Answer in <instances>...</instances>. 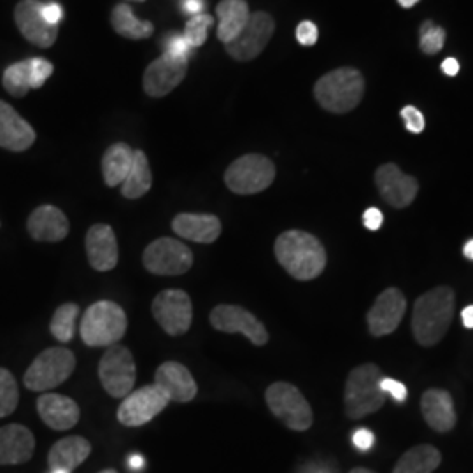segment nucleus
Listing matches in <instances>:
<instances>
[{"mask_svg": "<svg viewBox=\"0 0 473 473\" xmlns=\"http://www.w3.org/2000/svg\"><path fill=\"white\" fill-rule=\"evenodd\" d=\"M42 16H44V19H46V22L49 23V25L58 26L60 23H62V19H63V16H65V13H63V8L58 4V2L51 0V2H44Z\"/></svg>", "mask_w": 473, "mask_h": 473, "instance_id": "obj_42", "label": "nucleus"}, {"mask_svg": "<svg viewBox=\"0 0 473 473\" xmlns=\"http://www.w3.org/2000/svg\"><path fill=\"white\" fill-rule=\"evenodd\" d=\"M35 137L32 125L23 120L15 107L0 100V147L13 153H22L33 146Z\"/></svg>", "mask_w": 473, "mask_h": 473, "instance_id": "obj_22", "label": "nucleus"}, {"mask_svg": "<svg viewBox=\"0 0 473 473\" xmlns=\"http://www.w3.org/2000/svg\"><path fill=\"white\" fill-rule=\"evenodd\" d=\"M163 47H165V55L175 56V58L186 60V62H189V58L193 56V47L189 46L184 33H175V32L167 33V35L163 37Z\"/></svg>", "mask_w": 473, "mask_h": 473, "instance_id": "obj_38", "label": "nucleus"}, {"mask_svg": "<svg viewBox=\"0 0 473 473\" xmlns=\"http://www.w3.org/2000/svg\"><path fill=\"white\" fill-rule=\"evenodd\" d=\"M134 163V150L127 142H116L102 157V175L109 188L123 184Z\"/></svg>", "mask_w": 473, "mask_h": 473, "instance_id": "obj_30", "label": "nucleus"}, {"mask_svg": "<svg viewBox=\"0 0 473 473\" xmlns=\"http://www.w3.org/2000/svg\"><path fill=\"white\" fill-rule=\"evenodd\" d=\"M125 310L111 300H100L88 307L81 319L79 333L88 347H111L127 333Z\"/></svg>", "mask_w": 473, "mask_h": 473, "instance_id": "obj_5", "label": "nucleus"}, {"mask_svg": "<svg viewBox=\"0 0 473 473\" xmlns=\"http://www.w3.org/2000/svg\"><path fill=\"white\" fill-rule=\"evenodd\" d=\"M42 0H22L15 8V22L19 33L37 47L47 49L58 37V26H53L42 16Z\"/></svg>", "mask_w": 473, "mask_h": 473, "instance_id": "obj_16", "label": "nucleus"}, {"mask_svg": "<svg viewBox=\"0 0 473 473\" xmlns=\"http://www.w3.org/2000/svg\"><path fill=\"white\" fill-rule=\"evenodd\" d=\"M99 473H118V472L113 468H107V470H102V472H99Z\"/></svg>", "mask_w": 473, "mask_h": 473, "instance_id": "obj_52", "label": "nucleus"}, {"mask_svg": "<svg viewBox=\"0 0 473 473\" xmlns=\"http://www.w3.org/2000/svg\"><path fill=\"white\" fill-rule=\"evenodd\" d=\"M151 310L157 323L170 337L184 335L193 321V305L188 293L182 289H163L158 293Z\"/></svg>", "mask_w": 473, "mask_h": 473, "instance_id": "obj_11", "label": "nucleus"}, {"mask_svg": "<svg viewBox=\"0 0 473 473\" xmlns=\"http://www.w3.org/2000/svg\"><path fill=\"white\" fill-rule=\"evenodd\" d=\"M151 184H153V174H151L146 153L141 150L134 151V163H131L125 182L121 184V195L130 200H137L150 191Z\"/></svg>", "mask_w": 473, "mask_h": 473, "instance_id": "obj_31", "label": "nucleus"}, {"mask_svg": "<svg viewBox=\"0 0 473 473\" xmlns=\"http://www.w3.org/2000/svg\"><path fill=\"white\" fill-rule=\"evenodd\" d=\"M417 2H419V0H398V4H400L401 8H405V9L412 8V6H415Z\"/></svg>", "mask_w": 473, "mask_h": 473, "instance_id": "obj_50", "label": "nucleus"}, {"mask_svg": "<svg viewBox=\"0 0 473 473\" xmlns=\"http://www.w3.org/2000/svg\"><path fill=\"white\" fill-rule=\"evenodd\" d=\"M454 309V291L447 286H438L419 296L412 314V333L415 340L424 347L440 342L451 326Z\"/></svg>", "mask_w": 473, "mask_h": 473, "instance_id": "obj_2", "label": "nucleus"}, {"mask_svg": "<svg viewBox=\"0 0 473 473\" xmlns=\"http://www.w3.org/2000/svg\"><path fill=\"white\" fill-rule=\"evenodd\" d=\"M91 452V444L84 437H65L56 442L47 454V463L51 470H74L86 461Z\"/></svg>", "mask_w": 473, "mask_h": 473, "instance_id": "obj_29", "label": "nucleus"}, {"mask_svg": "<svg viewBox=\"0 0 473 473\" xmlns=\"http://www.w3.org/2000/svg\"><path fill=\"white\" fill-rule=\"evenodd\" d=\"M405 309H407V302L400 289H384L367 314L368 330L371 335L384 337L393 333L403 319Z\"/></svg>", "mask_w": 473, "mask_h": 473, "instance_id": "obj_17", "label": "nucleus"}, {"mask_svg": "<svg viewBox=\"0 0 473 473\" xmlns=\"http://www.w3.org/2000/svg\"><path fill=\"white\" fill-rule=\"evenodd\" d=\"M461 319H463V324L472 330V328H473V305H468V307H465V309H463Z\"/></svg>", "mask_w": 473, "mask_h": 473, "instance_id": "obj_47", "label": "nucleus"}, {"mask_svg": "<svg viewBox=\"0 0 473 473\" xmlns=\"http://www.w3.org/2000/svg\"><path fill=\"white\" fill-rule=\"evenodd\" d=\"M137 2H144V0H137Z\"/></svg>", "mask_w": 473, "mask_h": 473, "instance_id": "obj_54", "label": "nucleus"}, {"mask_svg": "<svg viewBox=\"0 0 473 473\" xmlns=\"http://www.w3.org/2000/svg\"><path fill=\"white\" fill-rule=\"evenodd\" d=\"M442 70H444V74H447V76H456V74L459 72V62L456 58H445L444 62H442Z\"/></svg>", "mask_w": 473, "mask_h": 473, "instance_id": "obj_46", "label": "nucleus"}, {"mask_svg": "<svg viewBox=\"0 0 473 473\" xmlns=\"http://www.w3.org/2000/svg\"><path fill=\"white\" fill-rule=\"evenodd\" d=\"M188 72V62L170 55H161L147 65L142 86L150 97L160 99L182 83Z\"/></svg>", "mask_w": 473, "mask_h": 473, "instance_id": "obj_19", "label": "nucleus"}, {"mask_svg": "<svg viewBox=\"0 0 473 473\" xmlns=\"http://www.w3.org/2000/svg\"><path fill=\"white\" fill-rule=\"evenodd\" d=\"M421 49L426 55H435L444 47L445 42V30L442 26H437L431 22H424L421 25Z\"/></svg>", "mask_w": 473, "mask_h": 473, "instance_id": "obj_37", "label": "nucleus"}, {"mask_svg": "<svg viewBox=\"0 0 473 473\" xmlns=\"http://www.w3.org/2000/svg\"><path fill=\"white\" fill-rule=\"evenodd\" d=\"M74 368H76V356L72 351L65 347H49L42 351L26 368L23 384L30 391L46 393L65 383L72 375Z\"/></svg>", "mask_w": 473, "mask_h": 473, "instance_id": "obj_6", "label": "nucleus"}, {"mask_svg": "<svg viewBox=\"0 0 473 473\" xmlns=\"http://www.w3.org/2000/svg\"><path fill=\"white\" fill-rule=\"evenodd\" d=\"M317 37H319V32L312 22H302L296 26V39L302 46H314L317 42Z\"/></svg>", "mask_w": 473, "mask_h": 473, "instance_id": "obj_40", "label": "nucleus"}, {"mask_svg": "<svg viewBox=\"0 0 473 473\" xmlns=\"http://www.w3.org/2000/svg\"><path fill=\"white\" fill-rule=\"evenodd\" d=\"M26 230L37 242H60L69 235L70 223L55 205H40L29 216Z\"/></svg>", "mask_w": 473, "mask_h": 473, "instance_id": "obj_23", "label": "nucleus"}, {"mask_svg": "<svg viewBox=\"0 0 473 473\" xmlns=\"http://www.w3.org/2000/svg\"><path fill=\"white\" fill-rule=\"evenodd\" d=\"M172 230L175 235L198 244H212L221 235V221L214 214H191L182 212L172 219Z\"/></svg>", "mask_w": 473, "mask_h": 473, "instance_id": "obj_26", "label": "nucleus"}, {"mask_svg": "<svg viewBox=\"0 0 473 473\" xmlns=\"http://www.w3.org/2000/svg\"><path fill=\"white\" fill-rule=\"evenodd\" d=\"M273 30H275V23L273 18L265 11L251 13L249 16L248 25L244 26L239 35L232 40V42L225 44L226 53L232 58L239 60V62H249L255 60L259 53L263 51L272 39Z\"/></svg>", "mask_w": 473, "mask_h": 473, "instance_id": "obj_12", "label": "nucleus"}, {"mask_svg": "<svg viewBox=\"0 0 473 473\" xmlns=\"http://www.w3.org/2000/svg\"><path fill=\"white\" fill-rule=\"evenodd\" d=\"M51 473H70L69 470H51Z\"/></svg>", "mask_w": 473, "mask_h": 473, "instance_id": "obj_53", "label": "nucleus"}, {"mask_svg": "<svg viewBox=\"0 0 473 473\" xmlns=\"http://www.w3.org/2000/svg\"><path fill=\"white\" fill-rule=\"evenodd\" d=\"M142 263L154 275H182L193 266V252L181 241L161 236L144 249Z\"/></svg>", "mask_w": 473, "mask_h": 473, "instance_id": "obj_10", "label": "nucleus"}, {"mask_svg": "<svg viewBox=\"0 0 473 473\" xmlns=\"http://www.w3.org/2000/svg\"><path fill=\"white\" fill-rule=\"evenodd\" d=\"M375 184L378 193L391 207L403 209L414 202L419 191L417 179L403 174L394 163H384L375 172Z\"/></svg>", "mask_w": 473, "mask_h": 473, "instance_id": "obj_18", "label": "nucleus"}, {"mask_svg": "<svg viewBox=\"0 0 473 473\" xmlns=\"http://www.w3.org/2000/svg\"><path fill=\"white\" fill-rule=\"evenodd\" d=\"M275 179L272 160L263 154H244L236 158L225 172V184L236 195H255L268 188Z\"/></svg>", "mask_w": 473, "mask_h": 473, "instance_id": "obj_8", "label": "nucleus"}, {"mask_svg": "<svg viewBox=\"0 0 473 473\" xmlns=\"http://www.w3.org/2000/svg\"><path fill=\"white\" fill-rule=\"evenodd\" d=\"M111 25L118 35L125 39L141 40L147 39L154 33V25L151 22H142L135 18L134 11L128 4H118L111 13Z\"/></svg>", "mask_w": 473, "mask_h": 473, "instance_id": "obj_32", "label": "nucleus"}, {"mask_svg": "<svg viewBox=\"0 0 473 473\" xmlns=\"http://www.w3.org/2000/svg\"><path fill=\"white\" fill-rule=\"evenodd\" d=\"M270 412L293 431H307L314 422L312 408L302 391L289 383L270 384L265 393Z\"/></svg>", "mask_w": 473, "mask_h": 473, "instance_id": "obj_7", "label": "nucleus"}, {"mask_svg": "<svg viewBox=\"0 0 473 473\" xmlns=\"http://www.w3.org/2000/svg\"><path fill=\"white\" fill-rule=\"evenodd\" d=\"M168 401L170 400L165 396L163 391L157 384L144 386L137 391H131L128 396L123 398L116 414L118 421L128 428L147 424L167 408Z\"/></svg>", "mask_w": 473, "mask_h": 473, "instance_id": "obj_13", "label": "nucleus"}, {"mask_svg": "<svg viewBox=\"0 0 473 473\" xmlns=\"http://www.w3.org/2000/svg\"><path fill=\"white\" fill-rule=\"evenodd\" d=\"M383 378V371L374 363L360 364L351 370L344 391L347 417L361 419L383 407L387 396L380 387Z\"/></svg>", "mask_w": 473, "mask_h": 473, "instance_id": "obj_3", "label": "nucleus"}, {"mask_svg": "<svg viewBox=\"0 0 473 473\" xmlns=\"http://www.w3.org/2000/svg\"><path fill=\"white\" fill-rule=\"evenodd\" d=\"M426 422L438 433H447L456 426V408L451 394L444 390H428L421 398Z\"/></svg>", "mask_w": 473, "mask_h": 473, "instance_id": "obj_27", "label": "nucleus"}, {"mask_svg": "<svg viewBox=\"0 0 473 473\" xmlns=\"http://www.w3.org/2000/svg\"><path fill=\"white\" fill-rule=\"evenodd\" d=\"M364 93V79L360 70L342 67L321 77L314 86V95L321 107L330 113L344 114L361 102Z\"/></svg>", "mask_w": 473, "mask_h": 473, "instance_id": "obj_4", "label": "nucleus"}, {"mask_svg": "<svg viewBox=\"0 0 473 473\" xmlns=\"http://www.w3.org/2000/svg\"><path fill=\"white\" fill-rule=\"evenodd\" d=\"M363 223L368 230L375 232V230L380 228V226H383V223H384L383 212L378 211L377 207L367 209V211H364V214H363Z\"/></svg>", "mask_w": 473, "mask_h": 473, "instance_id": "obj_44", "label": "nucleus"}, {"mask_svg": "<svg viewBox=\"0 0 473 473\" xmlns=\"http://www.w3.org/2000/svg\"><path fill=\"white\" fill-rule=\"evenodd\" d=\"M277 262L296 280H312L326 266V251L319 239L302 230H288L273 244Z\"/></svg>", "mask_w": 473, "mask_h": 473, "instance_id": "obj_1", "label": "nucleus"}, {"mask_svg": "<svg viewBox=\"0 0 473 473\" xmlns=\"http://www.w3.org/2000/svg\"><path fill=\"white\" fill-rule=\"evenodd\" d=\"M212 328L223 333H242L249 342L262 347L268 342V331L262 321L239 305H218L209 316Z\"/></svg>", "mask_w": 473, "mask_h": 473, "instance_id": "obj_14", "label": "nucleus"}, {"mask_svg": "<svg viewBox=\"0 0 473 473\" xmlns=\"http://www.w3.org/2000/svg\"><path fill=\"white\" fill-rule=\"evenodd\" d=\"M35 437L22 424L0 428V465H22L33 456Z\"/></svg>", "mask_w": 473, "mask_h": 473, "instance_id": "obj_25", "label": "nucleus"}, {"mask_svg": "<svg viewBox=\"0 0 473 473\" xmlns=\"http://www.w3.org/2000/svg\"><path fill=\"white\" fill-rule=\"evenodd\" d=\"M84 244H86V256L91 268L97 272H109V270L116 268L120 251H118L116 233H114L113 226L104 225V223L93 225L88 230Z\"/></svg>", "mask_w": 473, "mask_h": 473, "instance_id": "obj_21", "label": "nucleus"}, {"mask_svg": "<svg viewBox=\"0 0 473 473\" xmlns=\"http://www.w3.org/2000/svg\"><path fill=\"white\" fill-rule=\"evenodd\" d=\"M37 412L44 424L49 426L51 430L65 431L74 428L79 421V407L72 398L58 393L40 394L37 400Z\"/></svg>", "mask_w": 473, "mask_h": 473, "instance_id": "obj_24", "label": "nucleus"}, {"mask_svg": "<svg viewBox=\"0 0 473 473\" xmlns=\"http://www.w3.org/2000/svg\"><path fill=\"white\" fill-rule=\"evenodd\" d=\"M204 9H205V0H182L181 2L182 15H188L189 18H191V16L202 15Z\"/></svg>", "mask_w": 473, "mask_h": 473, "instance_id": "obj_45", "label": "nucleus"}, {"mask_svg": "<svg viewBox=\"0 0 473 473\" xmlns=\"http://www.w3.org/2000/svg\"><path fill=\"white\" fill-rule=\"evenodd\" d=\"M218 13V39L228 44L244 30L249 22V6L246 0H221L216 8Z\"/></svg>", "mask_w": 473, "mask_h": 473, "instance_id": "obj_28", "label": "nucleus"}, {"mask_svg": "<svg viewBox=\"0 0 473 473\" xmlns=\"http://www.w3.org/2000/svg\"><path fill=\"white\" fill-rule=\"evenodd\" d=\"M440 461L442 454L438 449L431 445H417L401 456L393 473H433Z\"/></svg>", "mask_w": 473, "mask_h": 473, "instance_id": "obj_33", "label": "nucleus"}, {"mask_svg": "<svg viewBox=\"0 0 473 473\" xmlns=\"http://www.w3.org/2000/svg\"><path fill=\"white\" fill-rule=\"evenodd\" d=\"M102 387L113 398H125L134 391L135 361L128 347L121 344L107 347L99 363Z\"/></svg>", "mask_w": 473, "mask_h": 473, "instance_id": "obj_9", "label": "nucleus"}, {"mask_svg": "<svg viewBox=\"0 0 473 473\" xmlns=\"http://www.w3.org/2000/svg\"><path fill=\"white\" fill-rule=\"evenodd\" d=\"M401 118L405 121V127L412 134H421L424 130V116L421 114V111H417L415 107L407 106L400 111Z\"/></svg>", "mask_w": 473, "mask_h": 473, "instance_id": "obj_39", "label": "nucleus"}, {"mask_svg": "<svg viewBox=\"0 0 473 473\" xmlns=\"http://www.w3.org/2000/svg\"><path fill=\"white\" fill-rule=\"evenodd\" d=\"M154 384L163 391L165 396L175 403H188L198 393L193 375L184 364L177 361H165L154 374Z\"/></svg>", "mask_w": 473, "mask_h": 473, "instance_id": "obj_20", "label": "nucleus"}, {"mask_svg": "<svg viewBox=\"0 0 473 473\" xmlns=\"http://www.w3.org/2000/svg\"><path fill=\"white\" fill-rule=\"evenodd\" d=\"M79 316V305L77 303H63L55 310L49 323V331L58 342H70L76 331V321Z\"/></svg>", "mask_w": 473, "mask_h": 473, "instance_id": "obj_34", "label": "nucleus"}, {"mask_svg": "<svg viewBox=\"0 0 473 473\" xmlns=\"http://www.w3.org/2000/svg\"><path fill=\"white\" fill-rule=\"evenodd\" d=\"M19 403V390L15 375L0 368V417H8Z\"/></svg>", "mask_w": 473, "mask_h": 473, "instance_id": "obj_35", "label": "nucleus"}, {"mask_svg": "<svg viewBox=\"0 0 473 473\" xmlns=\"http://www.w3.org/2000/svg\"><path fill=\"white\" fill-rule=\"evenodd\" d=\"M353 444L358 451H370L375 444V435L367 428H360V430L354 431Z\"/></svg>", "mask_w": 473, "mask_h": 473, "instance_id": "obj_43", "label": "nucleus"}, {"mask_svg": "<svg viewBox=\"0 0 473 473\" xmlns=\"http://www.w3.org/2000/svg\"><path fill=\"white\" fill-rule=\"evenodd\" d=\"M130 466H131V468H135V470L142 468V466H144V459H142V456H137V454L131 456V458H130Z\"/></svg>", "mask_w": 473, "mask_h": 473, "instance_id": "obj_48", "label": "nucleus"}, {"mask_svg": "<svg viewBox=\"0 0 473 473\" xmlns=\"http://www.w3.org/2000/svg\"><path fill=\"white\" fill-rule=\"evenodd\" d=\"M53 63L46 58H26L16 62L4 70L2 86L9 95L22 99L30 90H39L53 76Z\"/></svg>", "mask_w": 473, "mask_h": 473, "instance_id": "obj_15", "label": "nucleus"}, {"mask_svg": "<svg viewBox=\"0 0 473 473\" xmlns=\"http://www.w3.org/2000/svg\"><path fill=\"white\" fill-rule=\"evenodd\" d=\"M380 387H383L384 393L393 396L398 403H403L407 400V387L401 383H398V380H394V378L384 377L383 383H380Z\"/></svg>", "mask_w": 473, "mask_h": 473, "instance_id": "obj_41", "label": "nucleus"}, {"mask_svg": "<svg viewBox=\"0 0 473 473\" xmlns=\"http://www.w3.org/2000/svg\"><path fill=\"white\" fill-rule=\"evenodd\" d=\"M463 252H465V256L468 259H473V239L472 241H468L465 244V248H463Z\"/></svg>", "mask_w": 473, "mask_h": 473, "instance_id": "obj_49", "label": "nucleus"}, {"mask_svg": "<svg viewBox=\"0 0 473 473\" xmlns=\"http://www.w3.org/2000/svg\"><path fill=\"white\" fill-rule=\"evenodd\" d=\"M349 473H375V472H371V470H368V468H354V470H351Z\"/></svg>", "mask_w": 473, "mask_h": 473, "instance_id": "obj_51", "label": "nucleus"}, {"mask_svg": "<svg viewBox=\"0 0 473 473\" xmlns=\"http://www.w3.org/2000/svg\"><path fill=\"white\" fill-rule=\"evenodd\" d=\"M212 25H214V16L207 15V13L191 16L184 26V37L189 42V46L193 47V49L195 47L204 46V42L207 40L209 29H211Z\"/></svg>", "mask_w": 473, "mask_h": 473, "instance_id": "obj_36", "label": "nucleus"}]
</instances>
